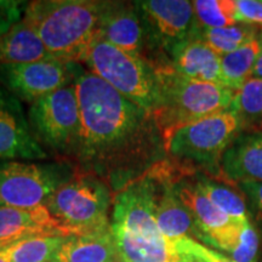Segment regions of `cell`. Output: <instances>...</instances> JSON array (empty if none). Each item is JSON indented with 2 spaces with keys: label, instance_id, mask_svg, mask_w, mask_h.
<instances>
[{
  "label": "cell",
  "instance_id": "32",
  "mask_svg": "<svg viewBox=\"0 0 262 262\" xmlns=\"http://www.w3.org/2000/svg\"><path fill=\"white\" fill-rule=\"evenodd\" d=\"M253 78H258V79H262V50L258 55L256 63H255L253 74H251Z\"/></svg>",
  "mask_w": 262,
  "mask_h": 262
},
{
  "label": "cell",
  "instance_id": "22",
  "mask_svg": "<svg viewBox=\"0 0 262 262\" xmlns=\"http://www.w3.org/2000/svg\"><path fill=\"white\" fill-rule=\"evenodd\" d=\"M262 50V40L257 35L245 42L243 47L221 57L222 84L237 91L253 74L255 63Z\"/></svg>",
  "mask_w": 262,
  "mask_h": 262
},
{
  "label": "cell",
  "instance_id": "26",
  "mask_svg": "<svg viewBox=\"0 0 262 262\" xmlns=\"http://www.w3.org/2000/svg\"><path fill=\"white\" fill-rule=\"evenodd\" d=\"M196 21L205 28H226L238 24L235 0H195Z\"/></svg>",
  "mask_w": 262,
  "mask_h": 262
},
{
  "label": "cell",
  "instance_id": "4",
  "mask_svg": "<svg viewBox=\"0 0 262 262\" xmlns=\"http://www.w3.org/2000/svg\"><path fill=\"white\" fill-rule=\"evenodd\" d=\"M162 104L155 114L164 135L176 127L229 110L235 91L224 85L192 79L173 68L158 70Z\"/></svg>",
  "mask_w": 262,
  "mask_h": 262
},
{
  "label": "cell",
  "instance_id": "19",
  "mask_svg": "<svg viewBox=\"0 0 262 262\" xmlns=\"http://www.w3.org/2000/svg\"><path fill=\"white\" fill-rule=\"evenodd\" d=\"M55 60L27 19L11 26L0 35V64H21Z\"/></svg>",
  "mask_w": 262,
  "mask_h": 262
},
{
  "label": "cell",
  "instance_id": "3",
  "mask_svg": "<svg viewBox=\"0 0 262 262\" xmlns=\"http://www.w3.org/2000/svg\"><path fill=\"white\" fill-rule=\"evenodd\" d=\"M85 63L91 73L106 81L150 114L162 104V84L158 70L145 57L131 55L97 38L91 45Z\"/></svg>",
  "mask_w": 262,
  "mask_h": 262
},
{
  "label": "cell",
  "instance_id": "34",
  "mask_svg": "<svg viewBox=\"0 0 262 262\" xmlns=\"http://www.w3.org/2000/svg\"><path fill=\"white\" fill-rule=\"evenodd\" d=\"M47 262H57V260H56V258H52V260H49Z\"/></svg>",
  "mask_w": 262,
  "mask_h": 262
},
{
  "label": "cell",
  "instance_id": "8",
  "mask_svg": "<svg viewBox=\"0 0 262 262\" xmlns=\"http://www.w3.org/2000/svg\"><path fill=\"white\" fill-rule=\"evenodd\" d=\"M29 123L37 141L62 153L77 152L80 139V110L75 85L32 103Z\"/></svg>",
  "mask_w": 262,
  "mask_h": 262
},
{
  "label": "cell",
  "instance_id": "10",
  "mask_svg": "<svg viewBox=\"0 0 262 262\" xmlns=\"http://www.w3.org/2000/svg\"><path fill=\"white\" fill-rule=\"evenodd\" d=\"M77 75L75 66L57 60L0 64L2 84L16 97L31 103L73 85Z\"/></svg>",
  "mask_w": 262,
  "mask_h": 262
},
{
  "label": "cell",
  "instance_id": "13",
  "mask_svg": "<svg viewBox=\"0 0 262 262\" xmlns=\"http://www.w3.org/2000/svg\"><path fill=\"white\" fill-rule=\"evenodd\" d=\"M44 158L47 153L33 135L18 97L0 83V159Z\"/></svg>",
  "mask_w": 262,
  "mask_h": 262
},
{
  "label": "cell",
  "instance_id": "5",
  "mask_svg": "<svg viewBox=\"0 0 262 262\" xmlns=\"http://www.w3.org/2000/svg\"><path fill=\"white\" fill-rule=\"evenodd\" d=\"M45 206L66 237L111 228L108 222L110 189L93 176L71 180L62 185Z\"/></svg>",
  "mask_w": 262,
  "mask_h": 262
},
{
  "label": "cell",
  "instance_id": "18",
  "mask_svg": "<svg viewBox=\"0 0 262 262\" xmlns=\"http://www.w3.org/2000/svg\"><path fill=\"white\" fill-rule=\"evenodd\" d=\"M156 220L159 231L170 242L196 237L201 239L191 211L183 204L175 186L158 181Z\"/></svg>",
  "mask_w": 262,
  "mask_h": 262
},
{
  "label": "cell",
  "instance_id": "7",
  "mask_svg": "<svg viewBox=\"0 0 262 262\" xmlns=\"http://www.w3.org/2000/svg\"><path fill=\"white\" fill-rule=\"evenodd\" d=\"M242 122L231 110L185 124L164 135L172 157L196 163H215L238 136Z\"/></svg>",
  "mask_w": 262,
  "mask_h": 262
},
{
  "label": "cell",
  "instance_id": "33",
  "mask_svg": "<svg viewBox=\"0 0 262 262\" xmlns=\"http://www.w3.org/2000/svg\"><path fill=\"white\" fill-rule=\"evenodd\" d=\"M0 262H9L8 258H6L2 253H0Z\"/></svg>",
  "mask_w": 262,
  "mask_h": 262
},
{
  "label": "cell",
  "instance_id": "28",
  "mask_svg": "<svg viewBox=\"0 0 262 262\" xmlns=\"http://www.w3.org/2000/svg\"><path fill=\"white\" fill-rule=\"evenodd\" d=\"M258 251V234L250 221H245L242 227L237 247L231 253L235 262H255Z\"/></svg>",
  "mask_w": 262,
  "mask_h": 262
},
{
  "label": "cell",
  "instance_id": "16",
  "mask_svg": "<svg viewBox=\"0 0 262 262\" xmlns=\"http://www.w3.org/2000/svg\"><path fill=\"white\" fill-rule=\"evenodd\" d=\"M170 54L173 60V70L180 74L192 79L224 85L221 57L206 45L198 31Z\"/></svg>",
  "mask_w": 262,
  "mask_h": 262
},
{
  "label": "cell",
  "instance_id": "35",
  "mask_svg": "<svg viewBox=\"0 0 262 262\" xmlns=\"http://www.w3.org/2000/svg\"><path fill=\"white\" fill-rule=\"evenodd\" d=\"M118 262H119V260H118Z\"/></svg>",
  "mask_w": 262,
  "mask_h": 262
},
{
  "label": "cell",
  "instance_id": "2",
  "mask_svg": "<svg viewBox=\"0 0 262 262\" xmlns=\"http://www.w3.org/2000/svg\"><path fill=\"white\" fill-rule=\"evenodd\" d=\"M100 11L101 2H35L28 5L25 18L52 58L73 64L85 61L91 45L98 38Z\"/></svg>",
  "mask_w": 262,
  "mask_h": 262
},
{
  "label": "cell",
  "instance_id": "23",
  "mask_svg": "<svg viewBox=\"0 0 262 262\" xmlns=\"http://www.w3.org/2000/svg\"><path fill=\"white\" fill-rule=\"evenodd\" d=\"M64 235H34L0 250L9 262H47L56 257Z\"/></svg>",
  "mask_w": 262,
  "mask_h": 262
},
{
  "label": "cell",
  "instance_id": "30",
  "mask_svg": "<svg viewBox=\"0 0 262 262\" xmlns=\"http://www.w3.org/2000/svg\"><path fill=\"white\" fill-rule=\"evenodd\" d=\"M237 21L262 27V0H235Z\"/></svg>",
  "mask_w": 262,
  "mask_h": 262
},
{
  "label": "cell",
  "instance_id": "21",
  "mask_svg": "<svg viewBox=\"0 0 262 262\" xmlns=\"http://www.w3.org/2000/svg\"><path fill=\"white\" fill-rule=\"evenodd\" d=\"M112 231V229H111ZM119 262H180L182 255L166 238L145 239L112 232Z\"/></svg>",
  "mask_w": 262,
  "mask_h": 262
},
{
  "label": "cell",
  "instance_id": "1",
  "mask_svg": "<svg viewBox=\"0 0 262 262\" xmlns=\"http://www.w3.org/2000/svg\"><path fill=\"white\" fill-rule=\"evenodd\" d=\"M74 85L81 123L75 155L116 187H125L152 155L156 118L91 72H80Z\"/></svg>",
  "mask_w": 262,
  "mask_h": 262
},
{
  "label": "cell",
  "instance_id": "25",
  "mask_svg": "<svg viewBox=\"0 0 262 262\" xmlns=\"http://www.w3.org/2000/svg\"><path fill=\"white\" fill-rule=\"evenodd\" d=\"M194 185L222 212L238 222L249 221L247 205L241 195L220 183L209 179H199Z\"/></svg>",
  "mask_w": 262,
  "mask_h": 262
},
{
  "label": "cell",
  "instance_id": "14",
  "mask_svg": "<svg viewBox=\"0 0 262 262\" xmlns=\"http://www.w3.org/2000/svg\"><path fill=\"white\" fill-rule=\"evenodd\" d=\"M147 28L136 3H101L98 38L120 50L143 57Z\"/></svg>",
  "mask_w": 262,
  "mask_h": 262
},
{
  "label": "cell",
  "instance_id": "27",
  "mask_svg": "<svg viewBox=\"0 0 262 262\" xmlns=\"http://www.w3.org/2000/svg\"><path fill=\"white\" fill-rule=\"evenodd\" d=\"M229 110L237 114L241 122L243 119H251L262 116V79L249 78L235 91L233 101Z\"/></svg>",
  "mask_w": 262,
  "mask_h": 262
},
{
  "label": "cell",
  "instance_id": "17",
  "mask_svg": "<svg viewBox=\"0 0 262 262\" xmlns=\"http://www.w3.org/2000/svg\"><path fill=\"white\" fill-rule=\"evenodd\" d=\"M222 171L237 182H262V133L238 135L221 157Z\"/></svg>",
  "mask_w": 262,
  "mask_h": 262
},
{
  "label": "cell",
  "instance_id": "12",
  "mask_svg": "<svg viewBox=\"0 0 262 262\" xmlns=\"http://www.w3.org/2000/svg\"><path fill=\"white\" fill-rule=\"evenodd\" d=\"M176 192L191 211L201 239L231 254L237 247L244 222H238L222 212L195 185L182 183Z\"/></svg>",
  "mask_w": 262,
  "mask_h": 262
},
{
  "label": "cell",
  "instance_id": "11",
  "mask_svg": "<svg viewBox=\"0 0 262 262\" xmlns=\"http://www.w3.org/2000/svg\"><path fill=\"white\" fill-rule=\"evenodd\" d=\"M147 33L169 52L196 32L193 3L186 0L136 2Z\"/></svg>",
  "mask_w": 262,
  "mask_h": 262
},
{
  "label": "cell",
  "instance_id": "29",
  "mask_svg": "<svg viewBox=\"0 0 262 262\" xmlns=\"http://www.w3.org/2000/svg\"><path fill=\"white\" fill-rule=\"evenodd\" d=\"M173 245H175L176 251L180 255L192 257L199 262H235L232 258H228L217 253V251L204 247L192 238H185L181 241L173 242Z\"/></svg>",
  "mask_w": 262,
  "mask_h": 262
},
{
  "label": "cell",
  "instance_id": "6",
  "mask_svg": "<svg viewBox=\"0 0 262 262\" xmlns=\"http://www.w3.org/2000/svg\"><path fill=\"white\" fill-rule=\"evenodd\" d=\"M71 180V169L62 164L0 160V206L24 210L41 208Z\"/></svg>",
  "mask_w": 262,
  "mask_h": 262
},
{
  "label": "cell",
  "instance_id": "31",
  "mask_svg": "<svg viewBox=\"0 0 262 262\" xmlns=\"http://www.w3.org/2000/svg\"><path fill=\"white\" fill-rule=\"evenodd\" d=\"M239 187L250 196L256 208L258 217L262 220V182H241Z\"/></svg>",
  "mask_w": 262,
  "mask_h": 262
},
{
  "label": "cell",
  "instance_id": "9",
  "mask_svg": "<svg viewBox=\"0 0 262 262\" xmlns=\"http://www.w3.org/2000/svg\"><path fill=\"white\" fill-rule=\"evenodd\" d=\"M158 179L133 180L116 195L111 229L117 233L145 239L165 238L156 220Z\"/></svg>",
  "mask_w": 262,
  "mask_h": 262
},
{
  "label": "cell",
  "instance_id": "15",
  "mask_svg": "<svg viewBox=\"0 0 262 262\" xmlns=\"http://www.w3.org/2000/svg\"><path fill=\"white\" fill-rule=\"evenodd\" d=\"M34 235L64 234L47 206L33 210L0 206V250Z\"/></svg>",
  "mask_w": 262,
  "mask_h": 262
},
{
  "label": "cell",
  "instance_id": "20",
  "mask_svg": "<svg viewBox=\"0 0 262 262\" xmlns=\"http://www.w3.org/2000/svg\"><path fill=\"white\" fill-rule=\"evenodd\" d=\"M55 258L57 262H118L112 231L68 235Z\"/></svg>",
  "mask_w": 262,
  "mask_h": 262
},
{
  "label": "cell",
  "instance_id": "24",
  "mask_svg": "<svg viewBox=\"0 0 262 262\" xmlns=\"http://www.w3.org/2000/svg\"><path fill=\"white\" fill-rule=\"evenodd\" d=\"M256 35V29L249 25H234L226 28H204L201 33L203 40L219 56L231 54L243 47Z\"/></svg>",
  "mask_w": 262,
  "mask_h": 262
}]
</instances>
